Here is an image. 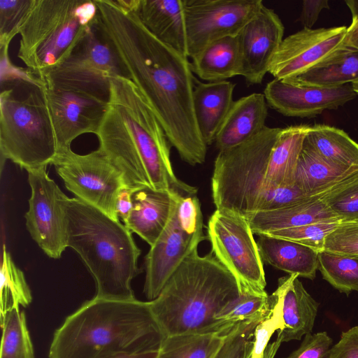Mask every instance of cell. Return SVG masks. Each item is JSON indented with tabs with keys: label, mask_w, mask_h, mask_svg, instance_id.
I'll return each instance as SVG.
<instances>
[{
	"label": "cell",
	"mask_w": 358,
	"mask_h": 358,
	"mask_svg": "<svg viewBox=\"0 0 358 358\" xmlns=\"http://www.w3.org/2000/svg\"><path fill=\"white\" fill-rule=\"evenodd\" d=\"M95 25L114 51L124 76L141 92L180 158L192 166L206 160L207 145L193 107L196 81L188 58L154 36L135 11L116 0H95Z\"/></svg>",
	"instance_id": "1"
},
{
	"label": "cell",
	"mask_w": 358,
	"mask_h": 358,
	"mask_svg": "<svg viewBox=\"0 0 358 358\" xmlns=\"http://www.w3.org/2000/svg\"><path fill=\"white\" fill-rule=\"evenodd\" d=\"M98 150L122 173L124 186L175 189L184 196L197 189L177 178L166 134L141 92L123 76L110 82L107 108L96 134Z\"/></svg>",
	"instance_id": "2"
},
{
	"label": "cell",
	"mask_w": 358,
	"mask_h": 358,
	"mask_svg": "<svg viewBox=\"0 0 358 358\" xmlns=\"http://www.w3.org/2000/svg\"><path fill=\"white\" fill-rule=\"evenodd\" d=\"M165 336L150 301L94 296L55 331L49 358H105L159 350Z\"/></svg>",
	"instance_id": "3"
},
{
	"label": "cell",
	"mask_w": 358,
	"mask_h": 358,
	"mask_svg": "<svg viewBox=\"0 0 358 358\" xmlns=\"http://www.w3.org/2000/svg\"><path fill=\"white\" fill-rule=\"evenodd\" d=\"M66 245L74 250L96 283L94 296L135 299L131 281L141 272V250L131 232L101 210L67 196L63 201Z\"/></svg>",
	"instance_id": "4"
},
{
	"label": "cell",
	"mask_w": 358,
	"mask_h": 358,
	"mask_svg": "<svg viewBox=\"0 0 358 358\" xmlns=\"http://www.w3.org/2000/svg\"><path fill=\"white\" fill-rule=\"evenodd\" d=\"M240 295L234 276L210 252L194 250L180 264L157 298L153 316L166 336L213 334L216 315Z\"/></svg>",
	"instance_id": "5"
},
{
	"label": "cell",
	"mask_w": 358,
	"mask_h": 358,
	"mask_svg": "<svg viewBox=\"0 0 358 358\" xmlns=\"http://www.w3.org/2000/svg\"><path fill=\"white\" fill-rule=\"evenodd\" d=\"M95 0H31L21 24L17 57L42 78L96 19Z\"/></svg>",
	"instance_id": "6"
},
{
	"label": "cell",
	"mask_w": 358,
	"mask_h": 358,
	"mask_svg": "<svg viewBox=\"0 0 358 358\" xmlns=\"http://www.w3.org/2000/svg\"><path fill=\"white\" fill-rule=\"evenodd\" d=\"M281 129L266 126L248 141L219 151L211 179L216 209L245 218L253 213L268 210L275 187L266 188L265 174Z\"/></svg>",
	"instance_id": "7"
},
{
	"label": "cell",
	"mask_w": 358,
	"mask_h": 358,
	"mask_svg": "<svg viewBox=\"0 0 358 358\" xmlns=\"http://www.w3.org/2000/svg\"><path fill=\"white\" fill-rule=\"evenodd\" d=\"M44 85H31L17 96L10 87L0 94V152L27 171L47 167L57 155Z\"/></svg>",
	"instance_id": "8"
},
{
	"label": "cell",
	"mask_w": 358,
	"mask_h": 358,
	"mask_svg": "<svg viewBox=\"0 0 358 358\" xmlns=\"http://www.w3.org/2000/svg\"><path fill=\"white\" fill-rule=\"evenodd\" d=\"M123 76L116 55L103 38L95 22L85 31L67 56L42 76L45 86L108 102L110 82Z\"/></svg>",
	"instance_id": "9"
},
{
	"label": "cell",
	"mask_w": 358,
	"mask_h": 358,
	"mask_svg": "<svg viewBox=\"0 0 358 358\" xmlns=\"http://www.w3.org/2000/svg\"><path fill=\"white\" fill-rule=\"evenodd\" d=\"M211 252L234 276L240 292L266 294L263 262L248 220L216 209L208 222Z\"/></svg>",
	"instance_id": "10"
},
{
	"label": "cell",
	"mask_w": 358,
	"mask_h": 358,
	"mask_svg": "<svg viewBox=\"0 0 358 358\" xmlns=\"http://www.w3.org/2000/svg\"><path fill=\"white\" fill-rule=\"evenodd\" d=\"M52 165L75 197L120 221L115 203L124 186L120 171L98 150L85 155L71 148L57 152Z\"/></svg>",
	"instance_id": "11"
},
{
	"label": "cell",
	"mask_w": 358,
	"mask_h": 358,
	"mask_svg": "<svg viewBox=\"0 0 358 358\" xmlns=\"http://www.w3.org/2000/svg\"><path fill=\"white\" fill-rule=\"evenodd\" d=\"M187 57L207 45L237 36L264 6L262 0H182Z\"/></svg>",
	"instance_id": "12"
},
{
	"label": "cell",
	"mask_w": 358,
	"mask_h": 358,
	"mask_svg": "<svg viewBox=\"0 0 358 358\" xmlns=\"http://www.w3.org/2000/svg\"><path fill=\"white\" fill-rule=\"evenodd\" d=\"M27 173L31 196L24 215L27 229L46 255L59 259L67 248L63 206L66 195L48 176L46 167L30 170Z\"/></svg>",
	"instance_id": "13"
},
{
	"label": "cell",
	"mask_w": 358,
	"mask_h": 358,
	"mask_svg": "<svg viewBox=\"0 0 358 358\" xmlns=\"http://www.w3.org/2000/svg\"><path fill=\"white\" fill-rule=\"evenodd\" d=\"M347 28H303L288 36L273 56L268 73L274 79H295L342 48Z\"/></svg>",
	"instance_id": "14"
},
{
	"label": "cell",
	"mask_w": 358,
	"mask_h": 358,
	"mask_svg": "<svg viewBox=\"0 0 358 358\" xmlns=\"http://www.w3.org/2000/svg\"><path fill=\"white\" fill-rule=\"evenodd\" d=\"M268 106L287 117L312 118L337 109L357 95L352 84L336 87L299 85L273 79L264 90Z\"/></svg>",
	"instance_id": "15"
},
{
	"label": "cell",
	"mask_w": 358,
	"mask_h": 358,
	"mask_svg": "<svg viewBox=\"0 0 358 358\" xmlns=\"http://www.w3.org/2000/svg\"><path fill=\"white\" fill-rule=\"evenodd\" d=\"M45 94L58 152L85 134L96 135L108 102L87 95L54 90L45 87Z\"/></svg>",
	"instance_id": "16"
},
{
	"label": "cell",
	"mask_w": 358,
	"mask_h": 358,
	"mask_svg": "<svg viewBox=\"0 0 358 358\" xmlns=\"http://www.w3.org/2000/svg\"><path fill=\"white\" fill-rule=\"evenodd\" d=\"M285 27L273 9L265 6L238 34L239 76L249 85L261 84L279 48Z\"/></svg>",
	"instance_id": "17"
},
{
	"label": "cell",
	"mask_w": 358,
	"mask_h": 358,
	"mask_svg": "<svg viewBox=\"0 0 358 358\" xmlns=\"http://www.w3.org/2000/svg\"><path fill=\"white\" fill-rule=\"evenodd\" d=\"M206 238L203 232L186 233L178 222L176 210L145 257L143 292L149 301L157 297L182 261Z\"/></svg>",
	"instance_id": "18"
},
{
	"label": "cell",
	"mask_w": 358,
	"mask_h": 358,
	"mask_svg": "<svg viewBox=\"0 0 358 358\" xmlns=\"http://www.w3.org/2000/svg\"><path fill=\"white\" fill-rule=\"evenodd\" d=\"M185 196L171 189H155L144 187L132 194L133 208L125 225L150 246L154 245L167 227Z\"/></svg>",
	"instance_id": "19"
},
{
	"label": "cell",
	"mask_w": 358,
	"mask_h": 358,
	"mask_svg": "<svg viewBox=\"0 0 358 358\" xmlns=\"http://www.w3.org/2000/svg\"><path fill=\"white\" fill-rule=\"evenodd\" d=\"M268 103L261 93H252L234 101L215 138L220 150L238 145L266 127Z\"/></svg>",
	"instance_id": "20"
},
{
	"label": "cell",
	"mask_w": 358,
	"mask_h": 358,
	"mask_svg": "<svg viewBox=\"0 0 358 358\" xmlns=\"http://www.w3.org/2000/svg\"><path fill=\"white\" fill-rule=\"evenodd\" d=\"M136 13L154 36L188 58L182 0H139Z\"/></svg>",
	"instance_id": "21"
},
{
	"label": "cell",
	"mask_w": 358,
	"mask_h": 358,
	"mask_svg": "<svg viewBox=\"0 0 358 358\" xmlns=\"http://www.w3.org/2000/svg\"><path fill=\"white\" fill-rule=\"evenodd\" d=\"M236 84L228 80L196 81L193 91V107L199 131L206 145L215 143L233 101Z\"/></svg>",
	"instance_id": "22"
},
{
	"label": "cell",
	"mask_w": 358,
	"mask_h": 358,
	"mask_svg": "<svg viewBox=\"0 0 358 358\" xmlns=\"http://www.w3.org/2000/svg\"><path fill=\"white\" fill-rule=\"evenodd\" d=\"M296 274L278 279L282 300L284 328L278 331L282 341L301 340L312 332L319 303L308 293Z\"/></svg>",
	"instance_id": "23"
},
{
	"label": "cell",
	"mask_w": 358,
	"mask_h": 358,
	"mask_svg": "<svg viewBox=\"0 0 358 358\" xmlns=\"http://www.w3.org/2000/svg\"><path fill=\"white\" fill-rule=\"evenodd\" d=\"M246 219L253 234L257 236L317 221L338 220L320 196L309 197L275 210L255 212Z\"/></svg>",
	"instance_id": "24"
},
{
	"label": "cell",
	"mask_w": 358,
	"mask_h": 358,
	"mask_svg": "<svg viewBox=\"0 0 358 358\" xmlns=\"http://www.w3.org/2000/svg\"><path fill=\"white\" fill-rule=\"evenodd\" d=\"M257 244L262 262L289 275L313 280L318 269L317 251L303 244L265 234Z\"/></svg>",
	"instance_id": "25"
},
{
	"label": "cell",
	"mask_w": 358,
	"mask_h": 358,
	"mask_svg": "<svg viewBox=\"0 0 358 358\" xmlns=\"http://www.w3.org/2000/svg\"><path fill=\"white\" fill-rule=\"evenodd\" d=\"M310 125L282 128L270 154L265 181L267 189L294 184L298 161Z\"/></svg>",
	"instance_id": "26"
},
{
	"label": "cell",
	"mask_w": 358,
	"mask_h": 358,
	"mask_svg": "<svg viewBox=\"0 0 358 358\" xmlns=\"http://www.w3.org/2000/svg\"><path fill=\"white\" fill-rule=\"evenodd\" d=\"M358 171V166L332 164L303 146L294 183L310 197L322 196Z\"/></svg>",
	"instance_id": "27"
},
{
	"label": "cell",
	"mask_w": 358,
	"mask_h": 358,
	"mask_svg": "<svg viewBox=\"0 0 358 358\" xmlns=\"http://www.w3.org/2000/svg\"><path fill=\"white\" fill-rule=\"evenodd\" d=\"M191 66L193 73L208 82L239 76L241 55L237 36L211 42L192 58Z\"/></svg>",
	"instance_id": "28"
},
{
	"label": "cell",
	"mask_w": 358,
	"mask_h": 358,
	"mask_svg": "<svg viewBox=\"0 0 358 358\" xmlns=\"http://www.w3.org/2000/svg\"><path fill=\"white\" fill-rule=\"evenodd\" d=\"M303 147L343 166H358V143L343 129L323 124L310 126Z\"/></svg>",
	"instance_id": "29"
},
{
	"label": "cell",
	"mask_w": 358,
	"mask_h": 358,
	"mask_svg": "<svg viewBox=\"0 0 358 358\" xmlns=\"http://www.w3.org/2000/svg\"><path fill=\"white\" fill-rule=\"evenodd\" d=\"M358 80V50L342 47L325 60L295 79L304 85L336 87Z\"/></svg>",
	"instance_id": "30"
},
{
	"label": "cell",
	"mask_w": 358,
	"mask_h": 358,
	"mask_svg": "<svg viewBox=\"0 0 358 358\" xmlns=\"http://www.w3.org/2000/svg\"><path fill=\"white\" fill-rule=\"evenodd\" d=\"M269 310L270 301L267 294L241 292L236 299L216 315L213 334L227 337L243 324L259 323Z\"/></svg>",
	"instance_id": "31"
},
{
	"label": "cell",
	"mask_w": 358,
	"mask_h": 358,
	"mask_svg": "<svg viewBox=\"0 0 358 358\" xmlns=\"http://www.w3.org/2000/svg\"><path fill=\"white\" fill-rule=\"evenodd\" d=\"M227 337L215 334H187L166 336L157 358H214Z\"/></svg>",
	"instance_id": "32"
},
{
	"label": "cell",
	"mask_w": 358,
	"mask_h": 358,
	"mask_svg": "<svg viewBox=\"0 0 358 358\" xmlns=\"http://www.w3.org/2000/svg\"><path fill=\"white\" fill-rule=\"evenodd\" d=\"M2 338L0 358H35L26 317L12 306L1 314Z\"/></svg>",
	"instance_id": "33"
},
{
	"label": "cell",
	"mask_w": 358,
	"mask_h": 358,
	"mask_svg": "<svg viewBox=\"0 0 358 358\" xmlns=\"http://www.w3.org/2000/svg\"><path fill=\"white\" fill-rule=\"evenodd\" d=\"M318 269L340 292H358V258L322 251L318 255Z\"/></svg>",
	"instance_id": "34"
},
{
	"label": "cell",
	"mask_w": 358,
	"mask_h": 358,
	"mask_svg": "<svg viewBox=\"0 0 358 358\" xmlns=\"http://www.w3.org/2000/svg\"><path fill=\"white\" fill-rule=\"evenodd\" d=\"M1 278V314L12 306H27L32 300L24 273L15 265L3 245Z\"/></svg>",
	"instance_id": "35"
},
{
	"label": "cell",
	"mask_w": 358,
	"mask_h": 358,
	"mask_svg": "<svg viewBox=\"0 0 358 358\" xmlns=\"http://www.w3.org/2000/svg\"><path fill=\"white\" fill-rule=\"evenodd\" d=\"M341 222L358 219V171L321 196Z\"/></svg>",
	"instance_id": "36"
},
{
	"label": "cell",
	"mask_w": 358,
	"mask_h": 358,
	"mask_svg": "<svg viewBox=\"0 0 358 358\" xmlns=\"http://www.w3.org/2000/svg\"><path fill=\"white\" fill-rule=\"evenodd\" d=\"M340 222L338 220H325L264 234L294 241L321 252L324 251L327 237L337 227Z\"/></svg>",
	"instance_id": "37"
},
{
	"label": "cell",
	"mask_w": 358,
	"mask_h": 358,
	"mask_svg": "<svg viewBox=\"0 0 358 358\" xmlns=\"http://www.w3.org/2000/svg\"><path fill=\"white\" fill-rule=\"evenodd\" d=\"M270 310L268 315L256 326L254 343L250 358H263L265 349L275 331L284 328L282 300L280 289L269 295Z\"/></svg>",
	"instance_id": "38"
},
{
	"label": "cell",
	"mask_w": 358,
	"mask_h": 358,
	"mask_svg": "<svg viewBox=\"0 0 358 358\" xmlns=\"http://www.w3.org/2000/svg\"><path fill=\"white\" fill-rule=\"evenodd\" d=\"M31 0H0V48H8L19 34Z\"/></svg>",
	"instance_id": "39"
},
{
	"label": "cell",
	"mask_w": 358,
	"mask_h": 358,
	"mask_svg": "<svg viewBox=\"0 0 358 358\" xmlns=\"http://www.w3.org/2000/svg\"><path fill=\"white\" fill-rule=\"evenodd\" d=\"M324 251L358 258V219L340 222L327 237Z\"/></svg>",
	"instance_id": "40"
},
{
	"label": "cell",
	"mask_w": 358,
	"mask_h": 358,
	"mask_svg": "<svg viewBox=\"0 0 358 358\" xmlns=\"http://www.w3.org/2000/svg\"><path fill=\"white\" fill-rule=\"evenodd\" d=\"M258 324H243L234 329L214 358H250L254 331Z\"/></svg>",
	"instance_id": "41"
},
{
	"label": "cell",
	"mask_w": 358,
	"mask_h": 358,
	"mask_svg": "<svg viewBox=\"0 0 358 358\" xmlns=\"http://www.w3.org/2000/svg\"><path fill=\"white\" fill-rule=\"evenodd\" d=\"M177 217L181 228L192 235L203 232V217L199 199L195 195L182 197L177 210Z\"/></svg>",
	"instance_id": "42"
},
{
	"label": "cell",
	"mask_w": 358,
	"mask_h": 358,
	"mask_svg": "<svg viewBox=\"0 0 358 358\" xmlns=\"http://www.w3.org/2000/svg\"><path fill=\"white\" fill-rule=\"evenodd\" d=\"M333 340L326 331L305 335L299 348L285 358H328Z\"/></svg>",
	"instance_id": "43"
},
{
	"label": "cell",
	"mask_w": 358,
	"mask_h": 358,
	"mask_svg": "<svg viewBox=\"0 0 358 358\" xmlns=\"http://www.w3.org/2000/svg\"><path fill=\"white\" fill-rule=\"evenodd\" d=\"M328 358H358V326L342 332L338 342L331 348Z\"/></svg>",
	"instance_id": "44"
},
{
	"label": "cell",
	"mask_w": 358,
	"mask_h": 358,
	"mask_svg": "<svg viewBox=\"0 0 358 358\" xmlns=\"http://www.w3.org/2000/svg\"><path fill=\"white\" fill-rule=\"evenodd\" d=\"M328 0H303L299 21L303 28L312 29L323 9H329Z\"/></svg>",
	"instance_id": "45"
},
{
	"label": "cell",
	"mask_w": 358,
	"mask_h": 358,
	"mask_svg": "<svg viewBox=\"0 0 358 358\" xmlns=\"http://www.w3.org/2000/svg\"><path fill=\"white\" fill-rule=\"evenodd\" d=\"M136 191L124 186L117 197L115 211L120 220L127 224L133 208L132 194Z\"/></svg>",
	"instance_id": "46"
},
{
	"label": "cell",
	"mask_w": 358,
	"mask_h": 358,
	"mask_svg": "<svg viewBox=\"0 0 358 358\" xmlns=\"http://www.w3.org/2000/svg\"><path fill=\"white\" fill-rule=\"evenodd\" d=\"M343 47L358 50V16L352 17V22L347 28Z\"/></svg>",
	"instance_id": "47"
},
{
	"label": "cell",
	"mask_w": 358,
	"mask_h": 358,
	"mask_svg": "<svg viewBox=\"0 0 358 358\" xmlns=\"http://www.w3.org/2000/svg\"><path fill=\"white\" fill-rule=\"evenodd\" d=\"M158 351L159 350L137 353H122L114 355L105 358H157L158 355Z\"/></svg>",
	"instance_id": "48"
},
{
	"label": "cell",
	"mask_w": 358,
	"mask_h": 358,
	"mask_svg": "<svg viewBox=\"0 0 358 358\" xmlns=\"http://www.w3.org/2000/svg\"><path fill=\"white\" fill-rule=\"evenodd\" d=\"M281 343L282 341L278 338L273 343H268L265 349L263 358H274Z\"/></svg>",
	"instance_id": "49"
},
{
	"label": "cell",
	"mask_w": 358,
	"mask_h": 358,
	"mask_svg": "<svg viewBox=\"0 0 358 358\" xmlns=\"http://www.w3.org/2000/svg\"><path fill=\"white\" fill-rule=\"evenodd\" d=\"M345 3L352 14V17L358 16V0H347Z\"/></svg>",
	"instance_id": "50"
},
{
	"label": "cell",
	"mask_w": 358,
	"mask_h": 358,
	"mask_svg": "<svg viewBox=\"0 0 358 358\" xmlns=\"http://www.w3.org/2000/svg\"><path fill=\"white\" fill-rule=\"evenodd\" d=\"M352 86L353 90L356 92L357 95H358V80H356L352 83Z\"/></svg>",
	"instance_id": "51"
}]
</instances>
